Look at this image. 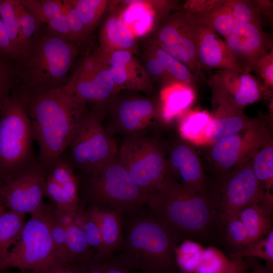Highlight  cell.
<instances>
[{
    "label": "cell",
    "instance_id": "cell-21",
    "mask_svg": "<svg viewBox=\"0 0 273 273\" xmlns=\"http://www.w3.org/2000/svg\"><path fill=\"white\" fill-rule=\"evenodd\" d=\"M207 82L220 88L239 109L258 101L266 92L261 81L251 73L217 70Z\"/></svg>",
    "mask_w": 273,
    "mask_h": 273
},
{
    "label": "cell",
    "instance_id": "cell-4",
    "mask_svg": "<svg viewBox=\"0 0 273 273\" xmlns=\"http://www.w3.org/2000/svg\"><path fill=\"white\" fill-rule=\"evenodd\" d=\"M75 44L49 31L40 34L14 65L17 85L27 94L65 85L67 74L78 53Z\"/></svg>",
    "mask_w": 273,
    "mask_h": 273
},
{
    "label": "cell",
    "instance_id": "cell-56",
    "mask_svg": "<svg viewBox=\"0 0 273 273\" xmlns=\"http://www.w3.org/2000/svg\"><path fill=\"white\" fill-rule=\"evenodd\" d=\"M0 203H4V199L3 198V196L2 195L1 193H0Z\"/></svg>",
    "mask_w": 273,
    "mask_h": 273
},
{
    "label": "cell",
    "instance_id": "cell-31",
    "mask_svg": "<svg viewBox=\"0 0 273 273\" xmlns=\"http://www.w3.org/2000/svg\"><path fill=\"white\" fill-rule=\"evenodd\" d=\"M146 50L161 62L176 83L194 89L197 76L185 65L156 46L146 45Z\"/></svg>",
    "mask_w": 273,
    "mask_h": 273
},
{
    "label": "cell",
    "instance_id": "cell-47",
    "mask_svg": "<svg viewBox=\"0 0 273 273\" xmlns=\"http://www.w3.org/2000/svg\"><path fill=\"white\" fill-rule=\"evenodd\" d=\"M261 81L266 92L272 91L273 87V49L259 63L254 72Z\"/></svg>",
    "mask_w": 273,
    "mask_h": 273
},
{
    "label": "cell",
    "instance_id": "cell-52",
    "mask_svg": "<svg viewBox=\"0 0 273 273\" xmlns=\"http://www.w3.org/2000/svg\"><path fill=\"white\" fill-rule=\"evenodd\" d=\"M0 55L13 61L14 56L13 50L4 26L0 12Z\"/></svg>",
    "mask_w": 273,
    "mask_h": 273
},
{
    "label": "cell",
    "instance_id": "cell-11",
    "mask_svg": "<svg viewBox=\"0 0 273 273\" xmlns=\"http://www.w3.org/2000/svg\"><path fill=\"white\" fill-rule=\"evenodd\" d=\"M118 157L131 178L151 195L161 185L166 174V151L155 138L142 132L124 138Z\"/></svg>",
    "mask_w": 273,
    "mask_h": 273
},
{
    "label": "cell",
    "instance_id": "cell-44",
    "mask_svg": "<svg viewBox=\"0 0 273 273\" xmlns=\"http://www.w3.org/2000/svg\"><path fill=\"white\" fill-rule=\"evenodd\" d=\"M222 226L226 241L235 249L234 252L242 250L249 244L246 228L238 216L229 220Z\"/></svg>",
    "mask_w": 273,
    "mask_h": 273
},
{
    "label": "cell",
    "instance_id": "cell-25",
    "mask_svg": "<svg viewBox=\"0 0 273 273\" xmlns=\"http://www.w3.org/2000/svg\"><path fill=\"white\" fill-rule=\"evenodd\" d=\"M272 206L273 201L254 203L239 213L238 217L246 228L249 244L263 238L272 230Z\"/></svg>",
    "mask_w": 273,
    "mask_h": 273
},
{
    "label": "cell",
    "instance_id": "cell-29",
    "mask_svg": "<svg viewBox=\"0 0 273 273\" xmlns=\"http://www.w3.org/2000/svg\"><path fill=\"white\" fill-rule=\"evenodd\" d=\"M25 214L10 210L0 216V265L8 256L11 246L21 236Z\"/></svg>",
    "mask_w": 273,
    "mask_h": 273
},
{
    "label": "cell",
    "instance_id": "cell-1",
    "mask_svg": "<svg viewBox=\"0 0 273 273\" xmlns=\"http://www.w3.org/2000/svg\"><path fill=\"white\" fill-rule=\"evenodd\" d=\"M24 93L34 140L39 146L38 161L49 174L68 148L88 109L66 85L40 93Z\"/></svg>",
    "mask_w": 273,
    "mask_h": 273
},
{
    "label": "cell",
    "instance_id": "cell-30",
    "mask_svg": "<svg viewBox=\"0 0 273 273\" xmlns=\"http://www.w3.org/2000/svg\"><path fill=\"white\" fill-rule=\"evenodd\" d=\"M253 173L267 193L271 194L273 186V143L272 139L259 148L251 156Z\"/></svg>",
    "mask_w": 273,
    "mask_h": 273
},
{
    "label": "cell",
    "instance_id": "cell-6",
    "mask_svg": "<svg viewBox=\"0 0 273 273\" xmlns=\"http://www.w3.org/2000/svg\"><path fill=\"white\" fill-rule=\"evenodd\" d=\"M88 175L90 205L106 207L124 216L147 204L150 195L131 178L117 155Z\"/></svg>",
    "mask_w": 273,
    "mask_h": 273
},
{
    "label": "cell",
    "instance_id": "cell-48",
    "mask_svg": "<svg viewBox=\"0 0 273 273\" xmlns=\"http://www.w3.org/2000/svg\"><path fill=\"white\" fill-rule=\"evenodd\" d=\"M51 231L52 237L58 251L61 262L64 264H68L67 259V236L65 228L56 220L53 214Z\"/></svg>",
    "mask_w": 273,
    "mask_h": 273
},
{
    "label": "cell",
    "instance_id": "cell-2",
    "mask_svg": "<svg viewBox=\"0 0 273 273\" xmlns=\"http://www.w3.org/2000/svg\"><path fill=\"white\" fill-rule=\"evenodd\" d=\"M123 216V239L117 259L141 273H177L175 249L181 240L143 207Z\"/></svg>",
    "mask_w": 273,
    "mask_h": 273
},
{
    "label": "cell",
    "instance_id": "cell-16",
    "mask_svg": "<svg viewBox=\"0 0 273 273\" xmlns=\"http://www.w3.org/2000/svg\"><path fill=\"white\" fill-rule=\"evenodd\" d=\"M223 40L234 63L243 72H254L273 49L272 38L259 22L242 24Z\"/></svg>",
    "mask_w": 273,
    "mask_h": 273
},
{
    "label": "cell",
    "instance_id": "cell-9",
    "mask_svg": "<svg viewBox=\"0 0 273 273\" xmlns=\"http://www.w3.org/2000/svg\"><path fill=\"white\" fill-rule=\"evenodd\" d=\"M199 20L185 7L163 18L144 37L185 65L196 76L203 77L197 61Z\"/></svg>",
    "mask_w": 273,
    "mask_h": 273
},
{
    "label": "cell",
    "instance_id": "cell-41",
    "mask_svg": "<svg viewBox=\"0 0 273 273\" xmlns=\"http://www.w3.org/2000/svg\"><path fill=\"white\" fill-rule=\"evenodd\" d=\"M223 3L240 24L259 22L261 24L255 1L223 0Z\"/></svg>",
    "mask_w": 273,
    "mask_h": 273
},
{
    "label": "cell",
    "instance_id": "cell-19",
    "mask_svg": "<svg viewBox=\"0 0 273 273\" xmlns=\"http://www.w3.org/2000/svg\"><path fill=\"white\" fill-rule=\"evenodd\" d=\"M119 18L137 38L144 37L178 6L170 1H112Z\"/></svg>",
    "mask_w": 273,
    "mask_h": 273
},
{
    "label": "cell",
    "instance_id": "cell-17",
    "mask_svg": "<svg viewBox=\"0 0 273 273\" xmlns=\"http://www.w3.org/2000/svg\"><path fill=\"white\" fill-rule=\"evenodd\" d=\"M167 152L165 175L210 199L211 184L192 143L182 138L177 139L170 144Z\"/></svg>",
    "mask_w": 273,
    "mask_h": 273
},
{
    "label": "cell",
    "instance_id": "cell-15",
    "mask_svg": "<svg viewBox=\"0 0 273 273\" xmlns=\"http://www.w3.org/2000/svg\"><path fill=\"white\" fill-rule=\"evenodd\" d=\"M47 171L37 161L0 184V193L10 210L32 214L43 209Z\"/></svg>",
    "mask_w": 273,
    "mask_h": 273
},
{
    "label": "cell",
    "instance_id": "cell-51",
    "mask_svg": "<svg viewBox=\"0 0 273 273\" xmlns=\"http://www.w3.org/2000/svg\"><path fill=\"white\" fill-rule=\"evenodd\" d=\"M32 273H80L79 268L60 262L54 263L42 268L32 271Z\"/></svg>",
    "mask_w": 273,
    "mask_h": 273
},
{
    "label": "cell",
    "instance_id": "cell-53",
    "mask_svg": "<svg viewBox=\"0 0 273 273\" xmlns=\"http://www.w3.org/2000/svg\"><path fill=\"white\" fill-rule=\"evenodd\" d=\"M255 3L258 10L261 22L262 17H265L270 22H272V2L270 1L255 0Z\"/></svg>",
    "mask_w": 273,
    "mask_h": 273
},
{
    "label": "cell",
    "instance_id": "cell-33",
    "mask_svg": "<svg viewBox=\"0 0 273 273\" xmlns=\"http://www.w3.org/2000/svg\"><path fill=\"white\" fill-rule=\"evenodd\" d=\"M14 10L19 26L22 56L40 35L42 23L28 11L19 0H14Z\"/></svg>",
    "mask_w": 273,
    "mask_h": 273
},
{
    "label": "cell",
    "instance_id": "cell-37",
    "mask_svg": "<svg viewBox=\"0 0 273 273\" xmlns=\"http://www.w3.org/2000/svg\"><path fill=\"white\" fill-rule=\"evenodd\" d=\"M231 258H258L264 260L267 267L273 269V231L264 237L252 242L240 251L229 255Z\"/></svg>",
    "mask_w": 273,
    "mask_h": 273
},
{
    "label": "cell",
    "instance_id": "cell-3",
    "mask_svg": "<svg viewBox=\"0 0 273 273\" xmlns=\"http://www.w3.org/2000/svg\"><path fill=\"white\" fill-rule=\"evenodd\" d=\"M147 205L181 241L186 238L206 239L217 223L210 199L167 175Z\"/></svg>",
    "mask_w": 273,
    "mask_h": 273
},
{
    "label": "cell",
    "instance_id": "cell-54",
    "mask_svg": "<svg viewBox=\"0 0 273 273\" xmlns=\"http://www.w3.org/2000/svg\"><path fill=\"white\" fill-rule=\"evenodd\" d=\"M252 271L251 273H273V269H271L266 266H263L259 263H253Z\"/></svg>",
    "mask_w": 273,
    "mask_h": 273
},
{
    "label": "cell",
    "instance_id": "cell-12",
    "mask_svg": "<svg viewBox=\"0 0 273 273\" xmlns=\"http://www.w3.org/2000/svg\"><path fill=\"white\" fill-rule=\"evenodd\" d=\"M66 85L79 99L91 105L92 108H106L110 101L120 92L99 48L87 51Z\"/></svg>",
    "mask_w": 273,
    "mask_h": 273
},
{
    "label": "cell",
    "instance_id": "cell-24",
    "mask_svg": "<svg viewBox=\"0 0 273 273\" xmlns=\"http://www.w3.org/2000/svg\"><path fill=\"white\" fill-rule=\"evenodd\" d=\"M109 13L102 26L100 32V51L103 53L117 50H127L135 53L136 37L121 21L117 9L112 5L109 6Z\"/></svg>",
    "mask_w": 273,
    "mask_h": 273
},
{
    "label": "cell",
    "instance_id": "cell-49",
    "mask_svg": "<svg viewBox=\"0 0 273 273\" xmlns=\"http://www.w3.org/2000/svg\"><path fill=\"white\" fill-rule=\"evenodd\" d=\"M48 176L56 183L63 185L77 179L70 165L60 158L50 171Z\"/></svg>",
    "mask_w": 273,
    "mask_h": 273
},
{
    "label": "cell",
    "instance_id": "cell-18",
    "mask_svg": "<svg viewBox=\"0 0 273 273\" xmlns=\"http://www.w3.org/2000/svg\"><path fill=\"white\" fill-rule=\"evenodd\" d=\"M208 84L212 93L213 115L206 132L205 143H216L256 126L263 120L248 117L220 89Z\"/></svg>",
    "mask_w": 273,
    "mask_h": 273
},
{
    "label": "cell",
    "instance_id": "cell-45",
    "mask_svg": "<svg viewBox=\"0 0 273 273\" xmlns=\"http://www.w3.org/2000/svg\"><path fill=\"white\" fill-rule=\"evenodd\" d=\"M17 85L14 62L0 55V104Z\"/></svg>",
    "mask_w": 273,
    "mask_h": 273
},
{
    "label": "cell",
    "instance_id": "cell-28",
    "mask_svg": "<svg viewBox=\"0 0 273 273\" xmlns=\"http://www.w3.org/2000/svg\"><path fill=\"white\" fill-rule=\"evenodd\" d=\"M65 228L67 236V264L82 267L90 261L94 255L86 235L73 221Z\"/></svg>",
    "mask_w": 273,
    "mask_h": 273
},
{
    "label": "cell",
    "instance_id": "cell-35",
    "mask_svg": "<svg viewBox=\"0 0 273 273\" xmlns=\"http://www.w3.org/2000/svg\"><path fill=\"white\" fill-rule=\"evenodd\" d=\"M204 249L198 243L186 239L175 249L177 266L182 273H196Z\"/></svg>",
    "mask_w": 273,
    "mask_h": 273
},
{
    "label": "cell",
    "instance_id": "cell-38",
    "mask_svg": "<svg viewBox=\"0 0 273 273\" xmlns=\"http://www.w3.org/2000/svg\"><path fill=\"white\" fill-rule=\"evenodd\" d=\"M73 222L85 233L88 243L91 247L97 250L96 254L101 255L103 252V242L99 227L86 210L80 209L72 212Z\"/></svg>",
    "mask_w": 273,
    "mask_h": 273
},
{
    "label": "cell",
    "instance_id": "cell-46",
    "mask_svg": "<svg viewBox=\"0 0 273 273\" xmlns=\"http://www.w3.org/2000/svg\"><path fill=\"white\" fill-rule=\"evenodd\" d=\"M144 59V65L143 66L150 79L152 78L160 81L164 87L177 84L167 72L161 62L147 50Z\"/></svg>",
    "mask_w": 273,
    "mask_h": 273
},
{
    "label": "cell",
    "instance_id": "cell-32",
    "mask_svg": "<svg viewBox=\"0 0 273 273\" xmlns=\"http://www.w3.org/2000/svg\"><path fill=\"white\" fill-rule=\"evenodd\" d=\"M212 117L205 111L191 113L180 121L179 130L181 138L191 143H205V137Z\"/></svg>",
    "mask_w": 273,
    "mask_h": 273
},
{
    "label": "cell",
    "instance_id": "cell-22",
    "mask_svg": "<svg viewBox=\"0 0 273 273\" xmlns=\"http://www.w3.org/2000/svg\"><path fill=\"white\" fill-rule=\"evenodd\" d=\"M197 61L204 70L242 71L234 63L222 37L199 21Z\"/></svg>",
    "mask_w": 273,
    "mask_h": 273
},
{
    "label": "cell",
    "instance_id": "cell-27",
    "mask_svg": "<svg viewBox=\"0 0 273 273\" xmlns=\"http://www.w3.org/2000/svg\"><path fill=\"white\" fill-rule=\"evenodd\" d=\"M243 259L228 258L214 247L204 249L196 273H244L249 267Z\"/></svg>",
    "mask_w": 273,
    "mask_h": 273
},
{
    "label": "cell",
    "instance_id": "cell-14",
    "mask_svg": "<svg viewBox=\"0 0 273 273\" xmlns=\"http://www.w3.org/2000/svg\"><path fill=\"white\" fill-rule=\"evenodd\" d=\"M272 139L266 120L250 129L212 144L206 159L210 170L220 177Z\"/></svg>",
    "mask_w": 273,
    "mask_h": 273
},
{
    "label": "cell",
    "instance_id": "cell-43",
    "mask_svg": "<svg viewBox=\"0 0 273 273\" xmlns=\"http://www.w3.org/2000/svg\"><path fill=\"white\" fill-rule=\"evenodd\" d=\"M45 196L57 205V208L66 212H74L80 209L79 201L73 199L66 190L49 176L45 185Z\"/></svg>",
    "mask_w": 273,
    "mask_h": 273
},
{
    "label": "cell",
    "instance_id": "cell-42",
    "mask_svg": "<svg viewBox=\"0 0 273 273\" xmlns=\"http://www.w3.org/2000/svg\"><path fill=\"white\" fill-rule=\"evenodd\" d=\"M63 11L74 43L78 46L86 42L90 34L71 0H63Z\"/></svg>",
    "mask_w": 273,
    "mask_h": 273
},
{
    "label": "cell",
    "instance_id": "cell-8",
    "mask_svg": "<svg viewBox=\"0 0 273 273\" xmlns=\"http://www.w3.org/2000/svg\"><path fill=\"white\" fill-rule=\"evenodd\" d=\"M52 217L53 210L47 206L32 214L24 225L20 241L0 265V271L9 267L32 271L61 262L51 235Z\"/></svg>",
    "mask_w": 273,
    "mask_h": 273
},
{
    "label": "cell",
    "instance_id": "cell-7",
    "mask_svg": "<svg viewBox=\"0 0 273 273\" xmlns=\"http://www.w3.org/2000/svg\"><path fill=\"white\" fill-rule=\"evenodd\" d=\"M210 198L217 223L221 225L252 203L273 201L272 195L266 192L256 179L251 157L217 177L216 182L211 185Z\"/></svg>",
    "mask_w": 273,
    "mask_h": 273
},
{
    "label": "cell",
    "instance_id": "cell-20",
    "mask_svg": "<svg viewBox=\"0 0 273 273\" xmlns=\"http://www.w3.org/2000/svg\"><path fill=\"white\" fill-rule=\"evenodd\" d=\"M113 81L119 92L121 90L150 94L152 87L150 78L144 67L127 50L101 52Z\"/></svg>",
    "mask_w": 273,
    "mask_h": 273
},
{
    "label": "cell",
    "instance_id": "cell-26",
    "mask_svg": "<svg viewBox=\"0 0 273 273\" xmlns=\"http://www.w3.org/2000/svg\"><path fill=\"white\" fill-rule=\"evenodd\" d=\"M194 90L179 84L164 87L160 94V117L169 123L180 115L192 103Z\"/></svg>",
    "mask_w": 273,
    "mask_h": 273
},
{
    "label": "cell",
    "instance_id": "cell-5",
    "mask_svg": "<svg viewBox=\"0 0 273 273\" xmlns=\"http://www.w3.org/2000/svg\"><path fill=\"white\" fill-rule=\"evenodd\" d=\"M25 94L15 86L0 104V184L37 162Z\"/></svg>",
    "mask_w": 273,
    "mask_h": 273
},
{
    "label": "cell",
    "instance_id": "cell-13",
    "mask_svg": "<svg viewBox=\"0 0 273 273\" xmlns=\"http://www.w3.org/2000/svg\"><path fill=\"white\" fill-rule=\"evenodd\" d=\"M117 94L108 103L105 129L125 138L145 132L160 116V106L149 98Z\"/></svg>",
    "mask_w": 273,
    "mask_h": 273
},
{
    "label": "cell",
    "instance_id": "cell-23",
    "mask_svg": "<svg viewBox=\"0 0 273 273\" xmlns=\"http://www.w3.org/2000/svg\"><path fill=\"white\" fill-rule=\"evenodd\" d=\"M86 210L97 223L101 232L103 252L99 255H112L119 250L122 244L123 215L110 208L96 205H90Z\"/></svg>",
    "mask_w": 273,
    "mask_h": 273
},
{
    "label": "cell",
    "instance_id": "cell-36",
    "mask_svg": "<svg viewBox=\"0 0 273 273\" xmlns=\"http://www.w3.org/2000/svg\"><path fill=\"white\" fill-rule=\"evenodd\" d=\"M77 11L87 32L90 35L101 17L108 10L110 1L71 0Z\"/></svg>",
    "mask_w": 273,
    "mask_h": 273
},
{
    "label": "cell",
    "instance_id": "cell-10",
    "mask_svg": "<svg viewBox=\"0 0 273 273\" xmlns=\"http://www.w3.org/2000/svg\"><path fill=\"white\" fill-rule=\"evenodd\" d=\"M106 109L88 110L68 148L74 165L87 175L98 171L118 154L116 143L103 124Z\"/></svg>",
    "mask_w": 273,
    "mask_h": 273
},
{
    "label": "cell",
    "instance_id": "cell-34",
    "mask_svg": "<svg viewBox=\"0 0 273 273\" xmlns=\"http://www.w3.org/2000/svg\"><path fill=\"white\" fill-rule=\"evenodd\" d=\"M14 4V0H0L1 17L13 50L15 62L21 57L23 50Z\"/></svg>",
    "mask_w": 273,
    "mask_h": 273
},
{
    "label": "cell",
    "instance_id": "cell-40",
    "mask_svg": "<svg viewBox=\"0 0 273 273\" xmlns=\"http://www.w3.org/2000/svg\"><path fill=\"white\" fill-rule=\"evenodd\" d=\"M79 268L80 273H134L113 255L103 257L94 254L86 265Z\"/></svg>",
    "mask_w": 273,
    "mask_h": 273
},
{
    "label": "cell",
    "instance_id": "cell-39",
    "mask_svg": "<svg viewBox=\"0 0 273 273\" xmlns=\"http://www.w3.org/2000/svg\"><path fill=\"white\" fill-rule=\"evenodd\" d=\"M19 1L42 23L47 24L63 12V1L61 0Z\"/></svg>",
    "mask_w": 273,
    "mask_h": 273
},
{
    "label": "cell",
    "instance_id": "cell-50",
    "mask_svg": "<svg viewBox=\"0 0 273 273\" xmlns=\"http://www.w3.org/2000/svg\"><path fill=\"white\" fill-rule=\"evenodd\" d=\"M47 24L48 31L74 43L63 11L59 15L51 19Z\"/></svg>",
    "mask_w": 273,
    "mask_h": 273
},
{
    "label": "cell",
    "instance_id": "cell-55",
    "mask_svg": "<svg viewBox=\"0 0 273 273\" xmlns=\"http://www.w3.org/2000/svg\"><path fill=\"white\" fill-rule=\"evenodd\" d=\"M7 208L4 203H0V216L6 211Z\"/></svg>",
    "mask_w": 273,
    "mask_h": 273
}]
</instances>
